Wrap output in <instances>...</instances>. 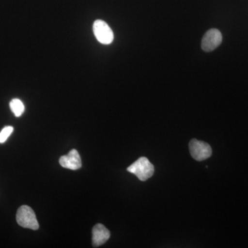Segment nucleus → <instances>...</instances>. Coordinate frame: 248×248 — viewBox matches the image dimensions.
<instances>
[{"mask_svg": "<svg viewBox=\"0 0 248 248\" xmlns=\"http://www.w3.org/2000/svg\"><path fill=\"white\" fill-rule=\"evenodd\" d=\"M16 220L19 226L37 231L40 228L37 217L32 209L28 205H22L18 209Z\"/></svg>", "mask_w": 248, "mask_h": 248, "instance_id": "nucleus-2", "label": "nucleus"}, {"mask_svg": "<svg viewBox=\"0 0 248 248\" xmlns=\"http://www.w3.org/2000/svg\"><path fill=\"white\" fill-rule=\"evenodd\" d=\"M10 108L16 117H19L24 113L25 107L22 101L19 99H14L10 102Z\"/></svg>", "mask_w": 248, "mask_h": 248, "instance_id": "nucleus-8", "label": "nucleus"}, {"mask_svg": "<svg viewBox=\"0 0 248 248\" xmlns=\"http://www.w3.org/2000/svg\"><path fill=\"white\" fill-rule=\"evenodd\" d=\"M189 148H190L191 156L197 161H203L211 156V147L205 142L193 139L189 143Z\"/></svg>", "mask_w": 248, "mask_h": 248, "instance_id": "nucleus-4", "label": "nucleus"}, {"mask_svg": "<svg viewBox=\"0 0 248 248\" xmlns=\"http://www.w3.org/2000/svg\"><path fill=\"white\" fill-rule=\"evenodd\" d=\"M127 170L135 174L141 182H145L153 177L155 172L154 166L145 156H142L137 160L131 166H129Z\"/></svg>", "mask_w": 248, "mask_h": 248, "instance_id": "nucleus-1", "label": "nucleus"}, {"mask_svg": "<svg viewBox=\"0 0 248 248\" xmlns=\"http://www.w3.org/2000/svg\"><path fill=\"white\" fill-rule=\"evenodd\" d=\"M110 232L104 225H96L93 228V246L99 247L110 239Z\"/></svg>", "mask_w": 248, "mask_h": 248, "instance_id": "nucleus-7", "label": "nucleus"}, {"mask_svg": "<svg viewBox=\"0 0 248 248\" xmlns=\"http://www.w3.org/2000/svg\"><path fill=\"white\" fill-rule=\"evenodd\" d=\"M93 32L98 42L102 45H110L113 42V32L104 21L101 19L96 20L93 24Z\"/></svg>", "mask_w": 248, "mask_h": 248, "instance_id": "nucleus-3", "label": "nucleus"}, {"mask_svg": "<svg viewBox=\"0 0 248 248\" xmlns=\"http://www.w3.org/2000/svg\"><path fill=\"white\" fill-rule=\"evenodd\" d=\"M14 131V128L12 126H6L0 132V143L6 142L7 139L9 138L10 135Z\"/></svg>", "mask_w": 248, "mask_h": 248, "instance_id": "nucleus-9", "label": "nucleus"}, {"mask_svg": "<svg viewBox=\"0 0 248 248\" xmlns=\"http://www.w3.org/2000/svg\"><path fill=\"white\" fill-rule=\"evenodd\" d=\"M222 39L221 32L218 29H210L202 39V48L205 52L213 51L221 45Z\"/></svg>", "mask_w": 248, "mask_h": 248, "instance_id": "nucleus-5", "label": "nucleus"}, {"mask_svg": "<svg viewBox=\"0 0 248 248\" xmlns=\"http://www.w3.org/2000/svg\"><path fill=\"white\" fill-rule=\"evenodd\" d=\"M60 164L64 169L76 170L81 169L82 164L79 153L77 150H71L67 155L62 156L60 159Z\"/></svg>", "mask_w": 248, "mask_h": 248, "instance_id": "nucleus-6", "label": "nucleus"}]
</instances>
